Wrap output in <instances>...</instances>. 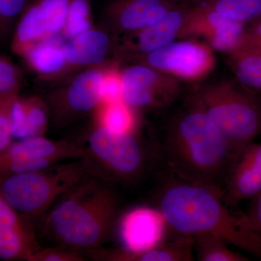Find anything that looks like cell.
Returning <instances> with one entry per match:
<instances>
[{
  "mask_svg": "<svg viewBox=\"0 0 261 261\" xmlns=\"http://www.w3.org/2000/svg\"><path fill=\"white\" fill-rule=\"evenodd\" d=\"M105 180L92 173L61 196L42 216L45 236L79 252L101 248L111 234L119 205Z\"/></svg>",
  "mask_w": 261,
  "mask_h": 261,
  "instance_id": "obj_3",
  "label": "cell"
},
{
  "mask_svg": "<svg viewBox=\"0 0 261 261\" xmlns=\"http://www.w3.org/2000/svg\"><path fill=\"white\" fill-rule=\"evenodd\" d=\"M192 5L182 4L163 18L138 32L128 34L121 49L125 56L137 59L161 49L179 39L189 9Z\"/></svg>",
  "mask_w": 261,
  "mask_h": 261,
  "instance_id": "obj_12",
  "label": "cell"
},
{
  "mask_svg": "<svg viewBox=\"0 0 261 261\" xmlns=\"http://www.w3.org/2000/svg\"><path fill=\"white\" fill-rule=\"evenodd\" d=\"M200 3L224 18L245 25L261 17V0H202Z\"/></svg>",
  "mask_w": 261,
  "mask_h": 261,
  "instance_id": "obj_24",
  "label": "cell"
},
{
  "mask_svg": "<svg viewBox=\"0 0 261 261\" xmlns=\"http://www.w3.org/2000/svg\"><path fill=\"white\" fill-rule=\"evenodd\" d=\"M58 35L41 41L31 47L22 58L29 68L42 76H54L68 66L64 45Z\"/></svg>",
  "mask_w": 261,
  "mask_h": 261,
  "instance_id": "obj_20",
  "label": "cell"
},
{
  "mask_svg": "<svg viewBox=\"0 0 261 261\" xmlns=\"http://www.w3.org/2000/svg\"><path fill=\"white\" fill-rule=\"evenodd\" d=\"M84 147L66 141L41 137L13 142L0 153V177L14 173L31 172L67 160L86 159Z\"/></svg>",
  "mask_w": 261,
  "mask_h": 261,
  "instance_id": "obj_8",
  "label": "cell"
},
{
  "mask_svg": "<svg viewBox=\"0 0 261 261\" xmlns=\"http://www.w3.org/2000/svg\"><path fill=\"white\" fill-rule=\"evenodd\" d=\"M51 37L53 36L49 33L47 20L36 0L20 18L12 40L11 49L22 58L34 44Z\"/></svg>",
  "mask_w": 261,
  "mask_h": 261,
  "instance_id": "obj_21",
  "label": "cell"
},
{
  "mask_svg": "<svg viewBox=\"0 0 261 261\" xmlns=\"http://www.w3.org/2000/svg\"><path fill=\"white\" fill-rule=\"evenodd\" d=\"M192 237L178 234L171 241H163L153 247L140 252H132L122 248L104 250L102 247L90 251L94 258L110 261H191L193 260Z\"/></svg>",
  "mask_w": 261,
  "mask_h": 261,
  "instance_id": "obj_17",
  "label": "cell"
},
{
  "mask_svg": "<svg viewBox=\"0 0 261 261\" xmlns=\"http://www.w3.org/2000/svg\"><path fill=\"white\" fill-rule=\"evenodd\" d=\"M10 120L13 138L22 140L44 136L49 113L46 103L40 98H13L10 104Z\"/></svg>",
  "mask_w": 261,
  "mask_h": 261,
  "instance_id": "obj_18",
  "label": "cell"
},
{
  "mask_svg": "<svg viewBox=\"0 0 261 261\" xmlns=\"http://www.w3.org/2000/svg\"><path fill=\"white\" fill-rule=\"evenodd\" d=\"M226 56V63L239 83L261 93V47L240 44Z\"/></svg>",
  "mask_w": 261,
  "mask_h": 261,
  "instance_id": "obj_22",
  "label": "cell"
},
{
  "mask_svg": "<svg viewBox=\"0 0 261 261\" xmlns=\"http://www.w3.org/2000/svg\"><path fill=\"white\" fill-rule=\"evenodd\" d=\"M122 100L135 110L167 107L180 93V81L148 65L137 63L121 70Z\"/></svg>",
  "mask_w": 261,
  "mask_h": 261,
  "instance_id": "obj_9",
  "label": "cell"
},
{
  "mask_svg": "<svg viewBox=\"0 0 261 261\" xmlns=\"http://www.w3.org/2000/svg\"><path fill=\"white\" fill-rule=\"evenodd\" d=\"M21 74L16 65L5 58H0V97L18 95Z\"/></svg>",
  "mask_w": 261,
  "mask_h": 261,
  "instance_id": "obj_28",
  "label": "cell"
},
{
  "mask_svg": "<svg viewBox=\"0 0 261 261\" xmlns=\"http://www.w3.org/2000/svg\"><path fill=\"white\" fill-rule=\"evenodd\" d=\"M190 102L214 122L235 154L261 135L260 95L238 81L201 86Z\"/></svg>",
  "mask_w": 261,
  "mask_h": 261,
  "instance_id": "obj_4",
  "label": "cell"
},
{
  "mask_svg": "<svg viewBox=\"0 0 261 261\" xmlns=\"http://www.w3.org/2000/svg\"><path fill=\"white\" fill-rule=\"evenodd\" d=\"M47 20L51 36L62 32L67 15L70 0H37Z\"/></svg>",
  "mask_w": 261,
  "mask_h": 261,
  "instance_id": "obj_27",
  "label": "cell"
},
{
  "mask_svg": "<svg viewBox=\"0 0 261 261\" xmlns=\"http://www.w3.org/2000/svg\"><path fill=\"white\" fill-rule=\"evenodd\" d=\"M261 191V143L247 144L234 154L225 176L222 200L233 207Z\"/></svg>",
  "mask_w": 261,
  "mask_h": 261,
  "instance_id": "obj_11",
  "label": "cell"
},
{
  "mask_svg": "<svg viewBox=\"0 0 261 261\" xmlns=\"http://www.w3.org/2000/svg\"><path fill=\"white\" fill-rule=\"evenodd\" d=\"M245 25L199 3L189 9L179 39L202 38L214 50L228 54L240 45Z\"/></svg>",
  "mask_w": 261,
  "mask_h": 261,
  "instance_id": "obj_10",
  "label": "cell"
},
{
  "mask_svg": "<svg viewBox=\"0 0 261 261\" xmlns=\"http://www.w3.org/2000/svg\"><path fill=\"white\" fill-rule=\"evenodd\" d=\"M84 258L77 250L60 246L39 249L33 255L32 261H82Z\"/></svg>",
  "mask_w": 261,
  "mask_h": 261,
  "instance_id": "obj_30",
  "label": "cell"
},
{
  "mask_svg": "<svg viewBox=\"0 0 261 261\" xmlns=\"http://www.w3.org/2000/svg\"><path fill=\"white\" fill-rule=\"evenodd\" d=\"M182 39L136 60L179 81L203 80L216 67L214 49L204 41Z\"/></svg>",
  "mask_w": 261,
  "mask_h": 261,
  "instance_id": "obj_7",
  "label": "cell"
},
{
  "mask_svg": "<svg viewBox=\"0 0 261 261\" xmlns=\"http://www.w3.org/2000/svg\"><path fill=\"white\" fill-rule=\"evenodd\" d=\"M156 209L138 207L123 216L120 235L125 250L140 252L162 243L166 226Z\"/></svg>",
  "mask_w": 261,
  "mask_h": 261,
  "instance_id": "obj_15",
  "label": "cell"
},
{
  "mask_svg": "<svg viewBox=\"0 0 261 261\" xmlns=\"http://www.w3.org/2000/svg\"><path fill=\"white\" fill-rule=\"evenodd\" d=\"M92 173H96L87 159L72 160L39 171L2 176L0 190L23 219L42 217L61 196Z\"/></svg>",
  "mask_w": 261,
  "mask_h": 261,
  "instance_id": "obj_5",
  "label": "cell"
},
{
  "mask_svg": "<svg viewBox=\"0 0 261 261\" xmlns=\"http://www.w3.org/2000/svg\"><path fill=\"white\" fill-rule=\"evenodd\" d=\"M25 0H0V17L14 18L23 9Z\"/></svg>",
  "mask_w": 261,
  "mask_h": 261,
  "instance_id": "obj_34",
  "label": "cell"
},
{
  "mask_svg": "<svg viewBox=\"0 0 261 261\" xmlns=\"http://www.w3.org/2000/svg\"><path fill=\"white\" fill-rule=\"evenodd\" d=\"M98 126L116 132H132L136 125V110L123 100L102 102L95 109Z\"/></svg>",
  "mask_w": 261,
  "mask_h": 261,
  "instance_id": "obj_23",
  "label": "cell"
},
{
  "mask_svg": "<svg viewBox=\"0 0 261 261\" xmlns=\"http://www.w3.org/2000/svg\"><path fill=\"white\" fill-rule=\"evenodd\" d=\"M106 66L97 65L84 70L76 75L65 88L64 93L56 106L59 113L69 116H79L90 112L102 102V81Z\"/></svg>",
  "mask_w": 261,
  "mask_h": 261,
  "instance_id": "obj_16",
  "label": "cell"
},
{
  "mask_svg": "<svg viewBox=\"0 0 261 261\" xmlns=\"http://www.w3.org/2000/svg\"><path fill=\"white\" fill-rule=\"evenodd\" d=\"M160 149L168 173L222 195L225 176L235 153L200 108L190 102L173 118Z\"/></svg>",
  "mask_w": 261,
  "mask_h": 261,
  "instance_id": "obj_2",
  "label": "cell"
},
{
  "mask_svg": "<svg viewBox=\"0 0 261 261\" xmlns=\"http://www.w3.org/2000/svg\"><path fill=\"white\" fill-rule=\"evenodd\" d=\"M238 216L243 228L261 233V191L250 199L247 211Z\"/></svg>",
  "mask_w": 261,
  "mask_h": 261,
  "instance_id": "obj_32",
  "label": "cell"
},
{
  "mask_svg": "<svg viewBox=\"0 0 261 261\" xmlns=\"http://www.w3.org/2000/svg\"><path fill=\"white\" fill-rule=\"evenodd\" d=\"M39 249L25 219L0 190V260L32 261Z\"/></svg>",
  "mask_w": 261,
  "mask_h": 261,
  "instance_id": "obj_14",
  "label": "cell"
},
{
  "mask_svg": "<svg viewBox=\"0 0 261 261\" xmlns=\"http://www.w3.org/2000/svg\"><path fill=\"white\" fill-rule=\"evenodd\" d=\"M194 249L200 261H247L243 254L233 251L222 239L209 234L199 233L193 237Z\"/></svg>",
  "mask_w": 261,
  "mask_h": 261,
  "instance_id": "obj_25",
  "label": "cell"
},
{
  "mask_svg": "<svg viewBox=\"0 0 261 261\" xmlns=\"http://www.w3.org/2000/svg\"><path fill=\"white\" fill-rule=\"evenodd\" d=\"M259 94H260V97H261V93H259Z\"/></svg>",
  "mask_w": 261,
  "mask_h": 261,
  "instance_id": "obj_35",
  "label": "cell"
},
{
  "mask_svg": "<svg viewBox=\"0 0 261 261\" xmlns=\"http://www.w3.org/2000/svg\"><path fill=\"white\" fill-rule=\"evenodd\" d=\"M156 193V210L167 226L193 238L209 233L261 259V233L243 228L238 215L228 211L221 194L210 187L168 173Z\"/></svg>",
  "mask_w": 261,
  "mask_h": 261,
  "instance_id": "obj_1",
  "label": "cell"
},
{
  "mask_svg": "<svg viewBox=\"0 0 261 261\" xmlns=\"http://www.w3.org/2000/svg\"><path fill=\"white\" fill-rule=\"evenodd\" d=\"M94 28L92 25V8L89 0H70L63 32L69 39Z\"/></svg>",
  "mask_w": 261,
  "mask_h": 261,
  "instance_id": "obj_26",
  "label": "cell"
},
{
  "mask_svg": "<svg viewBox=\"0 0 261 261\" xmlns=\"http://www.w3.org/2000/svg\"><path fill=\"white\" fill-rule=\"evenodd\" d=\"M185 3L184 0H114L107 13L118 31L132 34L156 23Z\"/></svg>",
  "mask_w": 261,
  "mask_h": 261,
  "instance_id": "obj_13",
  "label": "cell"
},
{
  "mask_svg": "<svg viewBox=\"0 0 261 261\" xmlns=\"http://www.w3.org/2000/svg\"><path fill=\"white\" fill-rule=\"evenodd\" d=\"M87 144L86 159L101 177L105 173L116 181L128 183L145 171V149L132 132H113L97 125Z\"/></svg>",
  "mask_w": 261,
  "mask_h": 261,
  "instance_id": "obj_6",
  "label": "cell"
},
{
  "mask_svg": "<svg viewBox=\"0 0 261 261\" xmlns=\"http://www.w3.org/2000/svg\"><path fill=\"white\" fill-rule=\"evenodd\" d=\"M15 97H0V153L13 142L10 111V104Z\"/></svg>",
  "mask_w": 261,
  "mask_h": 261,
  "instance_id": "obj_31",
  "label": "cell"
},
{
  "mask_svg": "<svg viewBox=\"0 0 261 261\" xmlns=\"http://www.w3.org/2000/svg\"><path fill=\"white\" fill-rule=\"evenodd\" d=\"M240 44H250L261 47V17L245 25Z\"/></svg>",
  "mask_w": 261,
  "mask_h": 261,
  "instance_id": "obj_33",
  "label": "cell"
},
{
  "mask_svg": "<svg viewBox=\"0 0 261 261\" xmlns=\"http://www.w3.org/2000/svg\"><path fill=\"white\" fill-rule=\"evenodd\" d=\"M102 102H112L122 99L121 70L118 67L106 66L102 81Z\"/></svg>",
  "mask_w": 261,
  "mask_h": 261,
  "instance_id": "obj_29",
  "label": "cell"
},
{
  "mask_svg": "<svg viewBox=\"0 0 261 261\" xmlns=\"http://www.w3.org/2000/svg\"><path fill=\"white\" fill-rule=\"evenodd\" d=\"M111 47L107 33L94 28L70 39L64 45L68 66H97L104 63Z\"/></svg>",
  "mask_w": 261,
  "mask_h": 261,
  "instance_id": "obj_19",
  "label": "cell"
}]
</instances>
